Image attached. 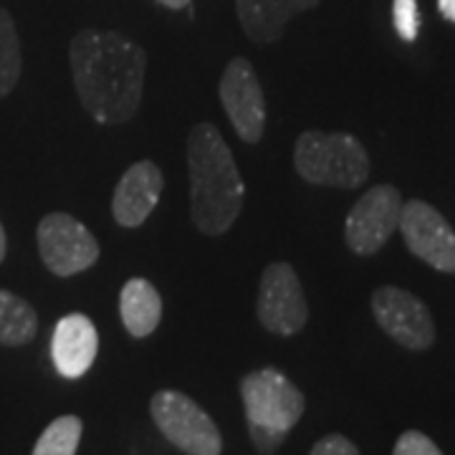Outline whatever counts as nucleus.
Listing matches in <instances>:
<instances>
[{
  "mask_svg": "<svg viewBox=\"0 0 455 455\" xmlns=\"http://www.w3.org/2000/svg\"><path fill=\"white\" fill-rule=\"evenodd\" d=\"M38 256L53 276H76L101 256L99 241L89 228L68 212H49L36 228Z\"/></svg>",
  "mask_w": 455,
  "mask_h": 455,
  "instance_id": "423d86ee",
  "label": "nucleus"
},
{
  "mask_svg": "<svg viewBox=\"0 0 455 455\" xmlns=\"http://www.w3.org/2000/svg\"><path fill=\"white\" fill-rule=\"evenodd\" d=\"M38 334V314L26 299L0 289V347H26Z\"/></svg>",
  "mask_w": 455,
  "mask_h": 455,
  "instance_id": "dca6fc26",
  "label": "nucleus"
},
{
  "mask_svg": "<svg viewBox=\"0 0 455 455\" xmlns=\"http://www.w3.org/2000/svg\"><path fill=\"white\" fill-rule=\"evenodd\" d=\"M407 251L440 274H455V230L425 200L403 203L400 226Z\"/></svg>",
  "mask_w": 455,
  "mask_h": 455,
  "instance_id": "9b49d317",
  "label": "nucleus"
},
{
  "mask_svg": "<svg viewBox=\"0 0 455 455\" xmlns=\"http://www.w3.org/2000/svg\"><path fill=\"white\" fill-rule=\"evenodd\" d=\"M71 74L82 107L99 124H127L142 107L147 53L119 31L86 28L71 38Z\"/></svg>",
  "mask_w": 455,
  "mask_h": 455,
  "instance_id": "f257e3e1",
  "label": "nucleus"
},
{
  "mask_svg": "<svg viewBox=\"0 0 455 455\" xmlns=\"http://www.w3.org/2000/svg\"><path fill=\"white\" fill-rule=\"evenodd\" d=\"M220 104L245 145H259L266 132V97L248 59H230L220 76Z\"/></svg>",
  "mask_w": 455,
  "mask_h": 455,
  "instance_id": "9d476101",
  "label": "nucleus"
},
{
  "mask_svg": "<svg viewBox=\"0 0 455 455\" xmlns=\"http://www.w3.org/2000/svg\"><path fill=\"white\" fill-rule=\"evenodd\" d=\"M119 316L134 339H145L163 322V296L147 278H130L119 291Z\"/></svg>",
  "mask_w": 455,
  "mask_h": 455,
  "instance_id": "2eb2a0df",
  "label": "nucleus"
},
{
  "mask_svg": "<svg viewBox=\"0 0 455 455\" xmlns=\"http://www.w3.org/2000/svg\"><path fill=\"white\" fill-rule=\"evenodd\" d=\"M99 352V334L94 322L84 314L64 316L51 339V357L61 377L79 379L92 370Z\"/></svg>",
  "mask_w": 455,
  "mask_h": 455,
  "instance_id": "ddd939ff",
  "label": "nucleus"
},
{
  "mask_svg": "<svg viewBox=\"0 0 455 455\" xmlns=\"http://www.w3.org/2000/svg\"><path fill=\"white\" fill-rule=\"evenodd\" d=\"M164 188L163 170L149 160L134 163L119 178L112 196V215L116 226L140 228L157 208Z\"/></svg>",
  "mask_w": 455,
  "mask_h": 455,
  "instance_id": "f8f14e48",
  "label": "nucleus"
},
{
  "mask_svg": "<svg viewBox=\"0 0 455 455\" xmlns=\"http://www.w3.org/2000/svg\"><path fill=\"white\" fill-rule=\"evenodd\" d=\"M403 196L395 185H374L355 203L344 223V241L357 256H374L400 226Z\"/></svg>",
  "mask_w": 455,
  "mask_h": 455,
  "instance_id": "6e6552de",
  "label": "nucleus"
},
{
  "mask_svg": "<svg viewBox=\"0 0 455 455\" xmlns=\"http://www.w3.org/2000/svg\"><path fill=\"white\" fill-rule=\"evenodd\" d=\"M299 178L319 188H359L370 180V155L355 134L304 132L293 145Z\"/></svg>",
  "mask_w": 455,
  "mask_h": 455,
  "instance_id": "7ed1b4c3",
  "label": "nucleus"
},
{
  "mask_svg": "<svg viewBox=\"0 0 455 455\" xmlns=\"http://www.w3.org/2000/svg\"><path fill=\"white\" fill-rule=\"evenodd\" d=\"M23 71V51L13 16L0 8V99H5L16 89Z\"/></svg>",
  "mask_w": 455,
  "mask_h": 455,
  "instance_id": "f3484780",
  "label": "nucleus"
},
{
  "mask_svg": "<svg viewBox=\"0 0 455 455\" xmlns=\"http://www.w3.org/2000/svg\"><path fill=\"white\" fill-rule=\"evenodd\" d=\"M372 314L379 329L410 352H425L435 344V322L415 293L382 286L372 293Z\"/></svg>",
  "mask_w": 455,
  "mask_h": 455,
  "instance_id": "1a4fd4ad",
  "label": "nucleus"
},
{
  "mask_svg": "<svg viewBox=\"0 0 455 455\" xmlns=\"http://www.w3.org/2000/svg\"><path fill=\"white\" fill-rule=\"evenodd\" d=\"M149 412L160 433L182 453H223V438L215 420L185 392L160 390L149 403Z\"/></svg>",
  "mask_w": 455,
  "mask_h": 455,
  "instance_id": "39448f33",
  "label": "nucleus"
},
{
  "mask_svg": "<svg viewBox=\"0 0 455 455\" xmlns=\"http://www.w3.org/2000/svg\"><path fill=\"white\" fill-rule=\"evenodd\" d=\"M190 215L203 235H223L243 211L245 182L220 130L200 122L188 134Z\"/></svg>",
  "mask_w": 455,
  "mask_h": 455,
  "instance_id": "f03ea898",
  "label": "nucleus"
},
{
  "mask_svg": "<svg viewBox=\"0 0 455 455\" xmlns=\"http://www.w3.org/2000/svg\"><path fill=\"white\" fill-rule=\"evenodd\" d=\"M160 5H164V8H170V11H182V8H188L193 0H157Z\"/></svg>",
  "mask_w": 455,
  "mask_h": 455,
  "instance_id": "5701e85b",
  "label": "nucleus"
},
{
  "mask_svg": "<svg viewBox=\"0 0 455 455\" xmlns=\"http://www.w3.org/2000/svg\"><path fill=\"white\" fill-rule=\"evenodd\" d=\"M392 23L403 41H415L420 33V11L418 0H392Z\"/></svg>",
  "mask_w": 455,
  "mask_h": 455,
  "instance_id": "6ab92c4d",
  "label": "nucleus"
},
{
  "mask_svg": "<svg viewBox=\"0 0 455 455\" xmlns=\"http://www.w3.org/2000/svg\"><path fill=\"white\" fill-rule=\"evenodd\" d=\"M84 435L82 418L61 415L41 433L31 455H76Z\"/></svg>",
  "mask_w": 455,
  "mask_h": 455,
  "instance_id": "a211bd4d",
  "label": "nucleus"
},
{
  "mask_svg": "<svg viewBox=\"0 0 455 455\" xmlns=\"http://www.w3.org/2000/svg\"><path fill=\"white\" fill-rule=\"evenodd\" d=\"M438 8L445 20L455 23V0H438Z\"/></svg>",
  "mask_w": 455,
  "mask_h": 455,
  "instance_id": "4be33fe9",
  "label": "nucleus"
},
{
  "mask_svg": "<svg viewBox=\"0 0 455 455\" xmlns=\"http://www.w3.org/2000/svg\"><path fill=\"white\" fill-rule=\"evenodd\" d=\"M309 455H359L357 445L347 435H339V433H331V435H324L319 440L314 448H311Z\"/></svg>",
  "mask_w": 455,
  "mask_h": 455,
  "instance_id": "412c9836",
  "label": "nucleus"
},
{
  "mask_svg": "<svg viewBox=\"0 0 455 455\" xmlns=\"http://www.w3.org/2000/svg\"><path fill=\"white\" fill-rule=\"evenodd\" d=\"M392 455H443V451L420 430H405L395 443Z\"/></svg>",
  "mask_w": 455,
  "mask_h": 455,
  "instance_id": "aec40b11",
  "label": "nucleus"
},
{
  "mask_svg": "<svg viewBox=\"0 0 455 455\" xmlns=\"http://www.w3.org/2000/svg\"><path fill=\"white\" fill-rule=\"evenodd\" d=\"M322 0H235V13L243 33L259 46L281 41L289 20L314 11Z\"/></svg>",
  "mask_w": 455,
  "mask_h": 455,
  "instance_id": "4468645a",
  "label": "nucleus"
},
{
  "mask_svg": "<svg viewBox=\"0 0 455 455\" xmlns=\"http://www.w3.org/2000/svg\"><path fill=\"white\" fill-rule=\"evenodd\" d=\"M241 397L248 430L271 433L276 438H286L307 410L304 392L276 367H263L245 374L241 379Z\"/></svg>",
  "mask_w": 455,
  "mask_h": 455,
  "instance_id": "20e7f679",
  "label": "nucleus"
},
{
  "mask_svg": "<svg viewBox=\"0 0 455 455\" xmlns=\"http://www.w3.org/2000/svg\"><path fill=\"white\" fill-rule=\"evenodd\" d=\"M256 314L263 329L278 337H293L309 322V304L291 263H268L260 274Z\"/></svg>",
  "mask_w": 455,
  "mask_h": 455,
  "instance_id": "0eeeda50",
  "label": "nucleus"
},
{
  "mask_svg": "<svg viewBox=\"0 0 455 455\" xmlns=\"http://www.w3.org/2000/svg\"><path fill=\"white\" fill-rule=\"evenodd\" d=\"M5 253H8V238H5V228L0 223V263L5 260Z\"/></svg>",
  "mask_w": 455,
  "mask_h": 455,
  "instance_id": "b1692460",
  "label": "nucleus"
}]
</instances>
